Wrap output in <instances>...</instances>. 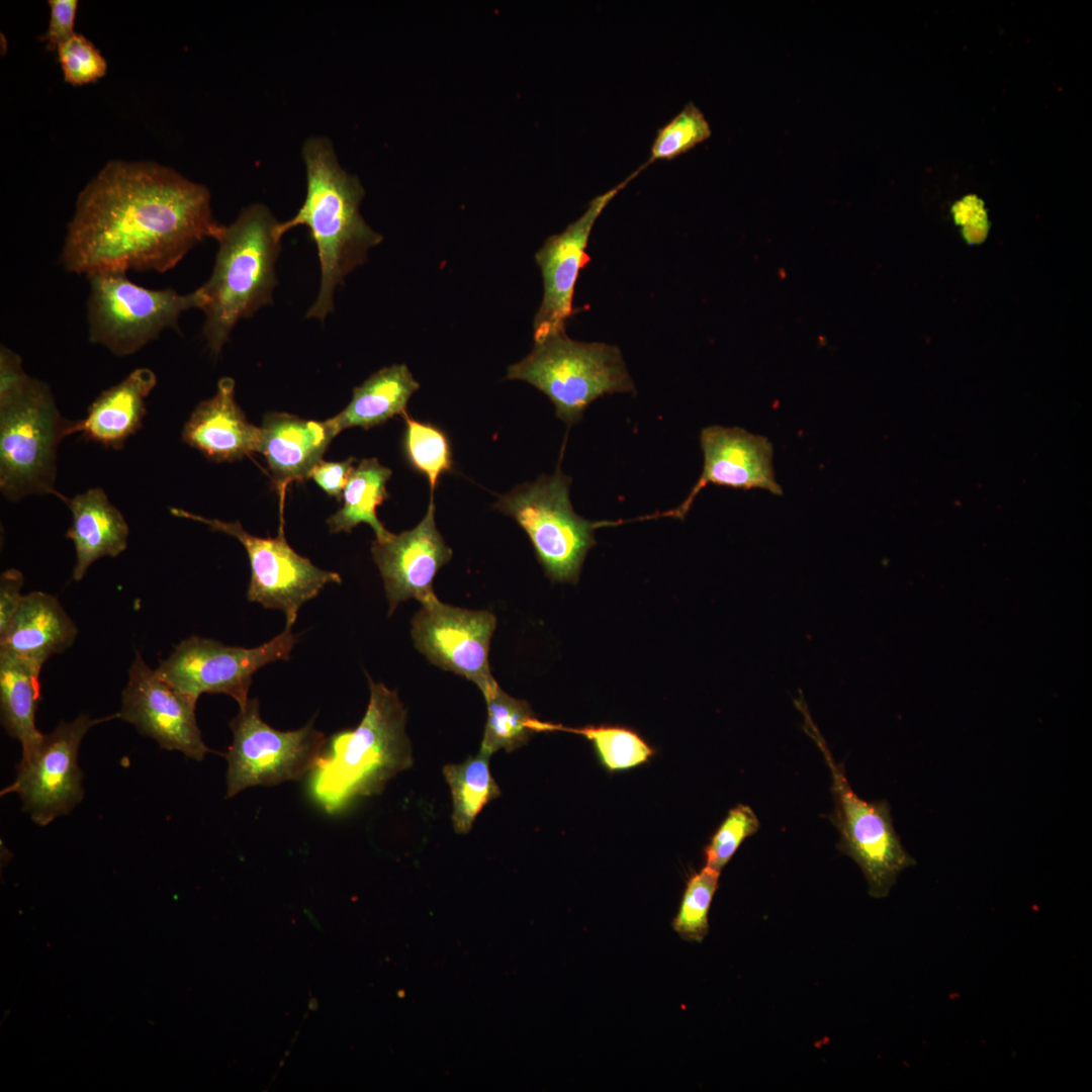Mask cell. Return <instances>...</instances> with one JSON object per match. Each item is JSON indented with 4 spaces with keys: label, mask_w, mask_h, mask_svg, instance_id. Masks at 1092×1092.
Returning <instances> with one entry per match:
<instances>
[{
    "label": "cell",
    "mask_w": 1092,
    "mask_h": 1092,
    "mask_svg": "<svg viewBox=\"0 0 1092 1092\" xmlns=\"http://www.w3.org/2000/svg\"><path fill=\"white\" fill-rule=\"evenodd\" d=\"M225 225L209 190L152 162L112 161L80 192L61 262L70 273L166 272Z\"/></svg>",
    "instance_id": "obj_1"
},
{
    "label": "cell",
    "mask_w": 1092,
    "mask_h": 1092,
    "mask_svg": "<svg viewBox=\"0 0 1092 1092\" xmlns=\"http://www.w3.org/2000/svg\"><path fill=\"white\" fill-rule=\"evenodd\" d=\"M302 157L306 170V195L295 215L276 225V236L298 225L309 230L317 250L321 285L306 317L324 321L333 311L335 289L368 251L383 237L371 229L359 207L365 191L355 175L346 172L337 159L333 144L323 136L305 141Z\"/></svg>",
    "instance_id": "obj_2"
},
{
    "label": "cell",
    "mask_w": 1092,
    "mask_h": 1092,
    "mask_svg": "<svg viewBox=\"0 0 1092 1092\" xmlns=\"http://www.w3.org/2000/svg\"><path fill=\"white\" fill-rule=\"evenodd\" d=\"M367 677L370 698L361 722L334 734L312 769V794L329 812L381 793L390 779L413 764L406 712L396 691Z\"/></svg>",
    "instance_id": "obj_3"
},
{
    "label": "cell",
    "mask_w": 1092,
    "mask_h": 1092,
    "mask_svg": "<svg viewBox=\"0 0 1092 1092\" xmlns=\"http://www.w3.org/2000/svg\"><path fill=\"white\" fill-rule=\"evenodd\" d=\"M277 224L270 210L256 203L225 225L212 273L201 286L206 298L201 309L205 314L202 332L213 355L219 354L240 320L273 303L275 263L281 247Z\"/></svg>",
    "instance_id": "obj_4"
},
{
    "label": "cell",
    "mask_w": 1092,
    "mask_h": 1092,
    "mask_svg": "<svg viewBox=\"0 0 1092 1092\" xmlns=\"http://www.w3.org/2000/svg\"><path fill=\"white\" fill-rule=\"evenodd\" d=\"M73 423L62 417L50 386L31 376L0 400V490L8 500L65 499L56 488L57 450Z\"/></svg>",
    "instance_id": "obj_5"
},
{
    "label": "cell",
    "mask_w": 1092,
    "mask_h": 1092,
    "mask_svg": "<svg viewBox=\"0 0 1092 1092\" xmlns=\"http://www.w3.org/2000/svg\"><path fill=\"white\" fill-rule=\"evenodd\" d=\"M507 378L528 382L547 395L568 427L596 399L635 390L617 346L575 341L566 333L534 342L525 358L509 366Z\"/></svg>",
    "instance_id": "obj_6"
},
{
    "label": "cell",
    "mask_w": 1092,
    "mask_h": 1092,
    "mask_svg": "<svg viewBox=\"0 0 1092 1092\" xmlns=\"http://www.w3.org/2000/svg\"><path fill=\"white\" fill-rule=\"evenodd\" d=\"M570 483L571 477L558 465L552 475H541L500 495L494 508L525 531L552 581L576 583L586 554L597 543L595 530L635 520L593 522L582 518L571 506Z\"/></svg>",
    "instance_id": "obj_7"
},
{
    "label": "cell",
    "mask_w": 1092,
    "mask_h": 1092,
    "mask_svg": "<svg viewBox=\"0 0 1092 1092\" xmlns=\"http://www.w3.org/2000/svg\"><path fill=\"white\" fill-rule=\"evenodd\" d=\"M796 704L804 717V731L821 750L830 769L835 807L829 818L840 833L837 848L859 866L869 886V894L874 898H884L899 874L916 861L901 843L889 804L884 800L866 801L853 792L843 764L833 758L804 700L800 699Z\"/></svg>",
    "instance_id": "obj_8"
},
{
    "label": "cell",
    "mask_w": 1092,
    "mask_h": 1092,
    "mask_svg": "<svg viewBox=\"0 0 1092 1092\" xmlns=\"http://www.w3.org/2000/svg\"><path fill=\"white\" fill-rule=\"evenodd\" d=\"M88 279L89 340L116 356L136 353L166 329L178 330L180 314L202 309L206 301L201 286L180 294L172 288L140 286L121 273H96Z\"/></svg>",
    "instance_id": "obj_9"
},
{
    "label": "cell",
    "mask_w": 1092,
    "mask_h": 1092,
    "mask_svg": "<svg viewBox=\"0 0 1092 1092\" xmlns=\"http://www.w3.org/2000/svg\"><path fill=\"white\" fill-rule=\"evenodd\" d=\"M230 727L234 738L224 753L228 798L253 786L301 779L314 768L328 742L313 720L297 730L272 728L261 719L257 699L240 708Z\"/></svg>",
    "instance_id": "obj_10"
},
{
    "label": "cell",
    "mask_w": 1092,
    "mask_h": 1092,
    "mask_svg": "<svg viewBox=\"0 0 1092 1092\" xmlns=\"http://www.w3.org/2000/svg\"><path fill=\"white\" fill-rule=\"evenodd\" d=\"M296 642L290 627L254 648L191 636L176 645L156 670L196 703L202 694L216 693L232 697L241 708L249 701L253 674L270 662L287 660Z\"/></svg>",
    "instance_id": "obj_11"
},
{
    "label": "cell",
    "mask_w": 1092,
    "mask_h": 1092,
    "mask_svg": "<svg viewBox=\"0 0 1092 1092\" xmlns=\"http://www.w3.org/2000/svg\"><path fill=\"white\" fill-rule=\"evenodd\" d=\"M170 512L239 540L251 565L248 600L283 612L285 627L291 628L300 607L317 596L326 584L341 583L339 573L318 568L290 547L284 536L283 521L275 538H260L248 533L240 522L208 519L178 508H171Z\"/></svg>",
    "instance_id": "obj_12"
},
{
    "label": "cell",
    "mask_w": 1092,
    "mask_h": 1092,
    "mask_svg": "<svg viewBox=\"0 0 1092 1092\" xmlns=\"http://www.w3.org/2000/svg\"><path fill=\"white\" fill-rule=\"evenodd\" d=\"M114 718L119 714L96 719L81 714L73 721L60 722L29 754L21 756L15 780L1 795L17 794L23 810L40 826L68 814L84 796L78 764L82 739L93 726Z\"/></svg>",
    "instance_id": "obj_13"
},
{
    "label": "cell",
    "mask_w": 1092,
    "mask_h": 1092,
    "mask_svg": "<svg viewBox=\"0 0 1092 1092\" xmlns=\"http://www.w3.org/2000/svg\"><path fill=\"white\" fill-rule=\"evenodd\" d=\"M494 615L483 610H467L439 600L422 605L412 620V637L417 649L433 664L472 681L483 697L498 685L488 662Z\"/></svg>",
    "instance_id": "obj_14"
},
{
    "label": "cell",
    "mask_w": 1092,
    "mask_h": 1092,
    "mask_svg": "<svg viewBox=\"0 0 1092 1092\" xmlns=\"http://www.w3.org/2000/svg\"><path fill=\"white\" fill-rule=\"evenodd\" d=\"M642 170L638 168L624 181L596 196L585 211L560 234L546 239L535 254L543 280V296L533 323L534 342L566 333L574 314L573 296L580 271L589 263L586 252L589 236L605 207Z\"/></svg>",
    "instance_id": "obj_15"
},
{
    "label": "cell",
    "mask_w": 1092,
    "mask_h": 1092,
    "mask_svg": "<svg viewBox=\"0 0 1092 1092\" xmlns=\"http://www.w3.org/2000/svg\"><path fill=\"white\" fill-rule=\"evenodd\" d=\"M195 706L196 702L171 686L135 651L122 692L120 719L162 748L200 761L210 749L202 740Z\"/></svg>",
    "instance_id": "obj_16"
},
{
    "label": "cell",
    "mask_w": 1092,
    "mask_h": 1092,
    "mask_svg": "<svg viewBox=\"0 0 1092 1092\" xmlns=\"http://www.w3.org/2000/svg\"><path fill=\"white\" fill-rule=\"evenodd\" d=\"M704 456L703 471L688 496L675 509L658 513V517L684 520L696 496L708 484L735 489H764L781 495L783 489L776 480L769 440L740 427L709 426L700 434Z\"/></svg>",
    "instance_id": "obj_17"
},
{
    "label": "cell",
    "mask_w": 1092,
    "mask_h": 1092,
    "mask_svg": "<svg viewBox=\"0 0 1092 1092\" xmlns=\"http://www.w3.org/2000/svg\"><path fill=\"white\" fill-rule=\"evenodd\" d=\"M434 496L423 520L412 530L372 543L371 553L381 576L391 615L400 602L415 599L426 605L438 598L433 581L452 557L435 523Z\"/></svg>",
    "instance_id": "obj_18"
},
{
    "label": "cell",
    "mask_w": 1092,
    "mask_h": 1092,
    "mask_svg": "<svg viewBox=\"0 0 1092 1092\" xmlns=\"http://www.w3.org/2000/svg\"><path fill=\"white\" fill-rule=\"evenodd\" d=\"M262 430L250 424L235 399V381L222 377L214 395L199 402L182 431V440L215 462H231L258 452Z\"/></svg>",
    "instance_id": "obj_19"
},
{
    "label": "cell",
    "mask_w": 1092,
    "mask_h": 1092,
    "mask_svg": "<svg viewBox=\"0 0 1092 1092\" xmlns=\"http://www.w3.org/2000/svg\"><path fill=\"white\" fill-rule=\"evenodd\" d=\"M259 447L282 499L293 481L309 478L337 436L329 420H304L287 413L265 416Z\"/></svg>",
    "instance_id": "obj_20"
},
{
    "label": "cell",
    "mask_w": 1092,
    "mask_h": 1092,
    "mask_svg": "<svg viewBox=\"0 0 1092 1092\" xmlns=\"http://www.w3.org/2000/svg\"><path fill=\"white\" fill-rule=\"evenodd\" d=\"M77 635V625L59 600L34 590L23 596L9 624L0 632V653L42 667L51 656L70 648Z\"/></svg>",
    "instance_id": "obj_21"
},
{
    "label": "cell",
    "mask_w": 1092,
    "mask_h": 1092,
    "mask_svg": "<svg viewBox=\"0 0 1092 1092\" xmlns=\"http://www.w3.org/2000/svg\"><path fill=\"white\" fill-rule=\"evenodd\" d=\"M157 384L150 368H136L121 381L103 390L90 404L84 419L74 421L71 434L107 448L120 449L142 427L146 398Z\"/></svg>",
    "instance_id": "obj_22"
},
{
    "label": "cell",
    "mask_w": 1092,
    "mask_h": 1092,
    "mask_svg": "<svg viewBox=\"0 0 1092 1092\" xmlns=\"http://www.w3.org/2000/svg\"><path fill=\"white\" fill-rule=\"evenodd\" d=\"M72 513L66 537L72 540L76 561L73 579L80 581L88 568L103 557L114 558L127 548L128 525L101 487L65 497Z\"/></svg>",
    "instance_id": "obj_23"
},
{
    "label": "cell",
    "mask_w": 1092,
    "mask_h": 1092,
    "mask_svg": "<svg viewBox=\"0 0 1092 1092\" xmlns=\"http://www.w3.org/2000/svg\"><path fill=\"white\" fill-rule=\"evenodd\" d=\"M419 387L405 364L383 367L354 387L349 404L328 420L336 435L352 427L373 428L396 415H406L407 402Z\"/></svg>",
    "instance_id": "obj_24"
},
{
    "label": "cell",
    "mask_w": 1092,
    "mask_h": 1092,
    "mask_svg": "<svg viewBox=\"0 0 1092 1092\" xmlns=\"http://www.w3.org/2000/svg\"><path fill=\"white\" fill-rule=\"evenodd\" d=\"M40 670L29 660L0 653L1 722L9 736L20 742L21 756L29 754L43 736L35 725Z\"/></svg>",
    "instance_id": "obj_25"
},
{
    "label": "cell",
    "mask_w": 1092,
    "mask_h": 1092,
    "mask_svg": "<svg viewBox=\"0 0 1092 1092\" xmlns=\"http://www.w3.org/2000/svg\"><path fill=\"white\" fill-rule=\"evenodd\" d=\"M390 476L391 470L376 458L362 459L343 490V507L327 520L330 532L351 533L358 524L366 523L377 540L388 538L391 533L378 520L376 509L388 497L386 483Z\"/></svg>",
    "instance_id": "obj_26"
},
{
    "label": "cell",
    "mask_w": 1092,
    "mask_h": 1092,
    "mask_svg": "<svg viewBox=\"0 0 1092 1092\" xmlns=\"http://www.w3.org/2000/svg\"><path fill=\"white\" fill-rule=\"evenodd\" d=\"M490 755L478 751L458 764H447L443 775L451 791L452 823L457 833L470 831L484 806L502 792L489 769Z\"/></svg>",
    "instance_id": "obj_27"
},
{
    "label": "cell",
    "mask_w": 1092,
    "mask_h": 1092,
    "mask_svg": "<svg viewBox=\"0 0 1092 1092\" xmlns=\"http://www.w3.org/2000/svg\"><path fill=\"white\" fill-rule=\"evenodd\" d=\"M484 700L487 720L479 751L490 756L502 748L512 752L532 735L544 732V722L535 717L528 702L511 697L499 686Z\"/></svg>",
    "instance_id": "obj_28"
},
{
    "label": "cell",
    "mask_w": 1092,
    "mask_h": 1092,
    "mask_svg": "<svg viewBox=\"0 0 1092 1092\" xmlns=\"http://www.w3.org/2000/svg\"><path fill=\"white\" fill-rule=\"evenodd\" d=\"M545 730L582 735L593 744L600 762L609 771L635 767L648 761L654 754V749L635 730L625 726L566 727L546 722Z\"/></svg>",
    "instance_id": "obj_29"
},
{
    "label": "cell",
    "mask_w": 1092,
    "mask_h": 1092,
    "mask_svg": "<svg viewBox=\"0 0 1092 1092\" xmlns=\"http://www.w3.org/2000/svg\"><path fill=\"white\" fill-rule=\"evenodd\" d=\"M405 428L402 451L408 465L426 477L431 494L438 486L441 476L454 467L453 453L448 435L439 427L417 421L408 414L403 417Z\"/></svg>",
    "instance_id": "obj_30"
},
{
    "label": "cell",
    "mask_w": 1092,
    "mask_h": 1092,
    "mask_svg": "<svg viewBox=\"0 0 1092 1092\" xmlns=\"http://www.w3.org/2000/svg\"><path fill=\"white\" fill-rule=\"evenodd\" d=\"M712 134L711 125L702 110L693 102L684 108L656 133L644 168L658 160H673L689 152Z\"/></svg>",
    "instance_id": "obj_31"
},
{
    "label": "cell",
    "mask_w": 1092,
    "mask_h": 1092,
    "mask_svg": "<svg viewBox=\"0 0 1092 1092\" xmlns=\"http://www.w3.org/2000/svg\"><path fill=\"white\" fill-rule=\"evenodd\" d=\"M720 872L703 868L690 878L672 921L673 930L685 940L702 942L709 932L708 915L718 888Z\"/></svg>",
    "instance_id": "obj_32"
},
{
    "label": "cell",
    "mask_w": 1092,
    "mask_h": 1092,
    "mask_svg": "<svg viewBox=\"0 0 1092 1092\" xmlns=\"http://www.w3.org/2000/svg\"><path fill=\"white\" fill-rule=\"evenodd\" d=\"M753 810L744 804L732 808L705 848L706 866L721 872L745 838L759 828Z\"/></svg>",
    "instance_id": "obj_33"
},
{
    "label": "cell",
    "mask_w": 1092,
    "mask_h": 1092,
    "mask_svg": "<svg viewBox=\"0 0 1092 1092\" xmlns=\"http://www.w3.org/2000/svg\"><path fill=\"white\" fill-rule=\"evenodd\" d=\"M64 80L80 86L102 78L107 64L101 53L84 35L75 33L57 51Z\"/></svg>",
    "instance_id": "obj_34"
},
{
    "label": "cell",
    "mask_w": 1092,
    "mask_h": 1092,
    "mask_svg": "<svg viewBox=\"0 0 1092 1092\" xmlns=\"http://www.w3.org/2000/svg\"><path fill=\"white\" fill-rule=\"evenodd\" d=\"M50 21L47 31L39 37L50 51L58 49L70 39L74 31L78 8L76 0H50Z\"/></svg>",
    "instance_id": "obj_35"
},
{
    "label": "cell",
    "mask_w": 1092,
    "mask_h": 1092,
    "mask_svg": "<svg viewBox=\"0 0 1092 1092\" xmlns=\"http://www.w3.org/2000/svg\"><path fill=\"white\" fill-rule=\"evenodd\" d=\"M356 459L350 457L341 462L321 461L311 471L310 476L323 490L331 496L341 498L343 490L354 470Z\"/></svg>",
    "instance_id": "obj_36"
},
{
    "label": "cell",
    "mask_w": 1092,
    "mask_h": 1092,
    "mask_svg": "<svg viewBox=\"0 0 1092 1092\" xmlns=\"http://www.w3.org/2000/svg\"><path fill=\"white\" fill-rule=\"evenodd\" d=\"M23 574L16 568H8L0 575V632L9 624L23 596Z\"/></svg>",
    "instance_id": "obj_37"
},
{
    "label": "cell",
    "mask_w": 1092,
    "mask_h": 1092,
    "mask_svg": "<svg viewBox=\"0 0 1092 1092\" xmlns=\"http://www.w3.org/2000/svg\"><path fill=\"white\" fill-rule=\"evenodd\" d=\"M29 375L23 369L21 357L2 345L0 348V400L19 388Z\"/></svg>",
    "instance_id": "obj_38"
}]
</instances>
